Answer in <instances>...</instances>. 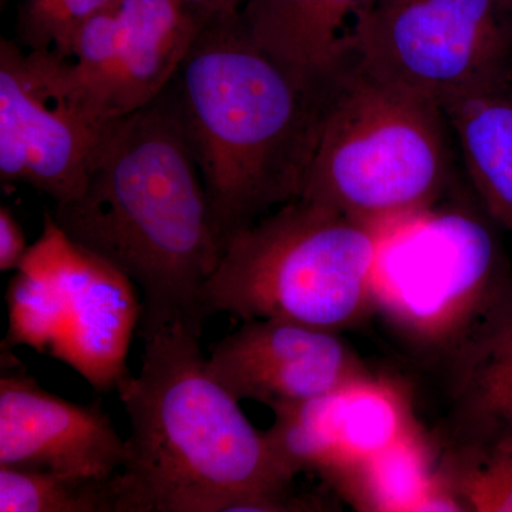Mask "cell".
Masks as SVG:
<instances>
[{
    "instance_id": "7c38bea8",
    "label": "cell",
    "mask_w": 512,
    "mask_h": 512,
    "mask_svg": "<svg viewBox=\"0 0 512 512\" xmlns=\"http://www.w3.org/2000/svg\"><path fill=\"white\" fill-rule=\"evenodd\" d=\"M274 414L265 436L292 478L316 473L328 481L420 429L407 394L379 376Z\"/></svg>"
},
{
    "instance_id": "9c48e42d",
    "label": "cell",
    "mask_w": 512,
    "mask_h": 512,
    "mask_svg": "<svg viewBox=\"0 0 512 512\" xmlns=\"http://www.w3.org/2000/svg\"><path fill=\"white\" fill-rule=\"evenodd\" d=\"M210 13L180 0H116L77 32L59 57L67 83L104 124L143 109L174 82Z\"/></svg>"
},
{
    "instance_id": "4fadbf2b",
    "label": "cell",
    "mask_w": 512,
    "mask_h": 512,
    "mask_svg": "<svg viewBox=\"0 0 512 512\" xmlns=\"http://www.w3.org/2000/svg\"><path fill=\"white\" fill-rule=\"evenodd\" d=\"M0 467L110 476L126 461L121 440L100 402L89 406L47 392L35 377L2 359Z\"/></svg>"
},
{
    "instance_id": "e0dca14e",
    "label": "cell",
    "mask_w": 512,
    "mask_h": 512,
    "mask_svg": "<svg viewBox=\"0 0 512 512\" xmlns=\"http://www.w3.org/2000/svg\"><path fill=\"white\" fill-rule=\"evenodd\" d=\"M443 382L447 413L439 448L512 441V322Z\"/></svg>"
},
{
    "instance_id": "8fae6325",
    "label": "cell",
    "mask_w": 512,
    "mask_h": 512,
    "mask_svg": "<svg viewBox=\"0 0 512 512\" xmlns=\"http://www.w3.org/2000/svg\"><path fill=\"white\" fill-rule=\"evenodd\" d=\"M207 365L238 402L272 412L377 377L339 332L279 319L244 320L214 346Z\"/></svg>"
},
{
    "instance_id": "ba28073f",
    "label": "cell",
    "mask_w": 512,
    "mask_h": 512,
    "mask_svg": "<svg viewBox=\"0 0 512 512\" xmlns=\"http://www.w3.org/2000/svg\"><path fill=\"white\" fill-rule=\"evenodd\" d=\"M114 124V123H113ZM104 124L67 83L59 56L0 40V178L45 192L55 204L82 190Z\"/></svg>"
},
{
    "instance_id": "9a60e30c",
    "label": "cell",
    "mask_w": 512,
    "mask_h": 512,
    "mask_svg": "<svg viewBox=\"0 0 512 512\" xmlns=\"http://www.w3.org/2000/svg\"><path fill=\"white\" fill-rule=\"evenodd\" d=\"M441 109L456 134L477 200L501 231L512 235V77Z\"/></svg>"
},
{
    "instance_id": "5bb4252c",
    "label": "cell",
    "mask_w": 512,
    "mask_h": 512,
    "mask_svg": "<svg viewBox=\"0 0 512 512\" xmlns=\"http://www.w3.org/2000/svg\"><path fill=\"white\" fill-rule=\"evenodd\" d=\"M376 0H244L252 42L302 82L330 86L355 64L357 32Z\"/></svg>"
},
{
    "instance_id": "7a4b0ae2",
    "label": "cell",
    "mask_w": 512,
    "mask_h": 512,
    "mask_svg": "<svg viewBox=\"0 0 512 512\" xmlns=\"http://www.w3.org/2000/svg\"><path fill=\"white\" fill-rule=\"evenodd\" d=\"M183 323L144 340L140 372L117 393L130 420L121 477L130 512L316 511L265 431L208 370Z\"/></svg>"
},
{
    "instance_id": "603a6c76",
    "label": "cell",
    "mask_w": 512,
    "mask_h": 512,
    "mask_svg": "<svg viewBox=\"0 0 512 512\" xmlns=\"http://www.w3.org/2000/svg\"><path fill=\"white\" fill-rule=\"evenodd\" d=\"M183 5L200 13H211L229 5H242L244 0H180Z\"/></svg>"
},
{
    "instance_id": "52a82bcc",
    "label": "cell",
    "mask_w": 512,
    "mask_h": 512,
    "mask_svg": "<svg viewBox=\"0 0 512 512\" xmlns=\"http://www.w3.org/2000/svg\"><path fill=\"white\" fill-rule=\"evenodd\" d=\"M355 66L443 107L512 77V0H376Z\"/></svg>"
},
{
    "instance_id": "6da1fadb",
    "label": "cell",
    "mask_w": 512,
    "mask_h": 512,
    "mask_svg": "<svg viewBox=\"0 0 512 512\" xmlns=\"http://www.w3.org/2000/svg\"><path fill=\"white\" fill-rule=\"evenodd\" d=\"M50 214L137 286L141 339L175 323L202 335V286L222 251L173 84L110 127L82 190Z\"/></svg>"
},
{
    "instance_id": "d6986e66",
    "label": "cell",
    "mask_w": 512,
    "mask_h": 512,
    "mask_svg": "<svg viewBox=\"0 0 512 512\" xmlns=\"http://www.w3.org/2000/svg\"><path fill=\"white\" fill-rule=\"evenodd\" d=\"M439 450L437 477L458 510L512 512V441Z\"/></svg>"
},
{
    "instance_id": "8992f818",
    "label": "cell",
    "mask_w": 512,
    "mask_h": 512,
    "mask_svg": "<svg viewBox=\"0 0 512 512\" xmlns=\"http://www.w3.org/2000/svg\"><path fill=\"white\" fill-rule=\"evenodd\" d=\"M383 227L296 198L228 242L201 291L205 319H279L348 329L373 313Z\"/></svg>"
},
{
    "instance_id": "277c9868",
    "label": "cell",
    "mask_w": 512,
    "mask_h": 512,
    "mask_svg": "<svg viewBox=\"0 0 512 512\" xmlns=\"http://www.w3.org/2000/svg\"><path fill=\"white\" fill-rule=\"evenodd\" d=\"M480 201L446 200L384 225L373 313L443 380L512 322V265Z\"/></svg>"
},
{
    "instance_id": "7402d4cb",
    "label": "cell",
    "mask_w": 512,
    "mask_h": 512,
    "mask_svg": "<svg viewBox=\"0 0 512 512\" xmlns=\"http://www.w3.org/2000/svg\"><path fill=\"white\" fill-rule=\"evenodd\" d=\"M29 247L15 215L8 207L0 208V271L18 269Z\"/></svg>"
},
{
    "instance_id": "44dd1931",
    "label": "cell",
    "mask_w": 512,
    "mask_h": 512,
    "mask_svg": "<svg viewBox=\"0 0 512 512\" xmlns=\"http://www.w3.org/2000/svg\"><path fill=\"white\" fill-rule=\"evenodd\" d=\"M116 0H25L20 10L19 35L29 52L67 57L74 37L94 15Z\"/></svg>"
},
{
    "instance_id": "ffe728a7",
    "label": "cell",
    "mask_w": 512,
    "mask_h": 512,
    "mask_svg": "<svg viewBox=\"0 0 512 512\" xmlns=\"http://www.w3.org/2000/svg\"><path fill=\"white\" fill-rule=\"evenodd\" d=\"M16 271L6 291L9 329L2 348L26 346L49 355L66 322V293L45 269L20 265Z\"/></svg>"
},
{
    "instance_id": "ac0fdd59",
    "label": "cell",
    "mask_w": 512,
    "mask_h": 512,
    "mask_svg": "<svg viewBox=\"0 0 512 512\" xmlns=\"http://www.w3.org/2000/svg\"><path fill=\"white\" fill-rule=\"evenodd\" d=\"M0 512H130L121 471L110 476L0 467Z\"/></svg>"
},
{
    "instance_id": "30bf717a",
    "label": "cell",
    "mask_w": 512,
    "mask_h": 512,
    "mask_svg": "<svg viewBox=\"0 0 512 512\" xmlns=\"http://www.w3.org/2000/svg\"><path fill=\"white\" fill-rule=\"evenodd\" d=\"M20 265L55 275L66 293V322L49 355L76 370L96 392H117L131 375L127 356L141 315L137 286L74 242L50 212Z\"/></svg>"
},
{
    "instance_id": "3957f363",
    "label": "cell",
    "mask_w": 512,
    "mask_h": 512,
    "mask_svg": "<svg viewBox=\"0 0 512 512\" xmlns=\"http://www.w3.org/2000/svg\"><path fill=\"white\" fill-rule=\"evenodd\" d=\"M171 84L224 252L301 197L333 84L302 82L262 52L239 5L207 16Z\"/></svg>"
},
{
    "instance_id": "2e32d148",
    "label": "cell",
    "mask_w": 512,
    "mask_h": 512,
    "mask_svg": "<svg viewBox=\"0 0 512 512\" xmlns=\"http://www.w3.org/2000/svg\"><path fill=\"white\" fill-rule=\"evenodd\" d=\"M439 446L423 429L329 478L363 511H460L437 477Z\"/></svg>"
},
{
    "instance_id": "5b68a950",
    "label": "cell",
    "mask_w": 512,
    "mask_h": 512,
    "mask_svg": "<svg viewBox=\"0 0 512 512\" xmlns=\"http://www.w3.org/2000/svg\"><path fill=\"white\" fill-rule=\"evenodd\" d=\"M446 114L352 67L333 84L301 197L382 228L450 194Z\"/></svg>"
}]
</instances>
